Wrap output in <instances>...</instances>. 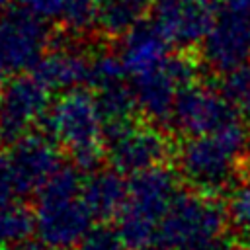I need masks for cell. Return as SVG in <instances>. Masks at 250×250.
<instances>
[{
    "label": "cell",
    "mask_w": 250,
    "mask_h": 250,
    "mask_svg": "<svg viewBox=\"0 0 250 250\" xmlns=\"http://www.w3.org/2000/svg\"><path fill=\"white\" fill-rule=\"evenodd\" d=\"M221 90L238 113L250 115V62L225 72Z\"/></svg>",
    "instance_id": "obj_22"
},
{
    "label": "cell",
    "mask_w": 250,
    "mask_h": 250,
    "mask_svg": "<svg viewBox=\"0 0 250 250\" xmlns=\"http://www.w3.org/2000/svg\"><path fill=\"white\" fill-rule=\"evenodd\" d=\"M92 57L76 43L74 37L53 39L51 47L31 68V72L49 88V90H74L90 80Z\"/></svg>",
    "instance_id": "obj_14"
},
{
    "label": "cell",
    "mask_w": 250,
    "mask_h": 250,
    "mask_svg": "<svg viewBox=\"0 0 250 250\" xmlns=\"http://www.w3.org/2000/svg\"><path fill=\"white\" fill-rule=\"evenodd\" d=\"M229 221L240 236L250 238V176L244 178L232 191L229 201Z\"/></svg>",
    "instance_id": "obj_23"
},
{
    "label": "cell",
    "mask_w": 250,
    "mask_h": 250,
    "mask_svg": "<svg viewBox=\"0 0 250 250\" xmlns=\"http://www.w3.org/2000/svg\"><path fill=\"white\" fill-rule=\"evenodd\" d=\"M248 143L250 133L240 121L217 133L188 137L176 152L178 174L195 191L217 195L234 184Z\"/></svg>",
    "instance_id": "obj_2"
},
{
    "label": "cell",
    "mask_w": 250,
    "mask_h": 250,
    "mask_svg": "<svg viewBox=\"0 0 250 250\" xmlns=\"http://www.w3.org/2000/svg\"><path fill=\"white\" fill-rule=\"evenodd\" d=\"M14 195H18V189L14 184L12 168H10L8 156L0 154V205L14 201Z\"/></svg>",
    "instance_id": "obj_26"
},
{
    "label": "cell",
    "mask_w": 250,
    "mask_h": 250,
    "mask_svg": "<svg viewBox=\"0 0 250 250\" xmlns=\"http://www.w3.org/2000/svg\"><path fill=\"white\" fill-rule=\"evenodd\" d=\"M139 250H170V248H168L166 244H162V242H160V244H152V242H150V244H146V246H143V248H139Z\"/></svg>",
    "instance_id": "obj_28"
},
{
    "label": "cell",
    "mask_w": 250,
    "mask_h": 250,
    "mask_svg": "<svg viewBox=\"0 0 250 250\" xmlns=\"http://www.w3.org/2000/svg\"><path fill=\"white\" fill-rule=\"evenodd\" d=\"M148 6L150 0H98L100 29L107 37H121L143 20Z\"/></svg>",
    "instance_id": "obj_17"
},
{
    "label": "cell",
    "mask_w": 250,
    "mask_h": 250,
    "mask_svg": "<svg viewBox=\"0 0 250 250\" xmlns=\"http://www.w3.org/2000/svg\"><path fill=\"white\" fill-rule=\"evenodd\" d=\"M35 232V217L25 205L10 201L0 205V248H12Z\"/></svg>",
    "instance_id": "obj_18"
},
{
    "label": "cell",
    "mask_w": 250,
    "mask_h": 250,
    "mask_svg": "<svg viewBox=\"0 0 250 250\" xmlns=\"http://www.w3.org/2000/svg\"><path fill=\"white\" fill-rule=\"evenodd\" d=\"M53 39L45 20L23 8L4 10L0 14V74L12 78L31 70Z\"/></svg>",
    "instance_id": "obj_9"
},
{
    "label": "cell",
    "mask_w": 250,
    "mask_h": 250,
    "mask_svg": "<svg viewBox=\"0 0 250 250\" xmlns=\"http://www.w3.org/2000/svg\"><path fill=\"white\" fill-rule=\"evenodd\" d=\"M47 135H51L68 152L72 164L80 170L92 172L100 166L104 146V117L96 94L74 88L62 92L51 105L43 119Z\"/></svg>",
    "instance_id": "obj_3"
},
{
    "label": "cell",
    "mask_w": 250,
    "mask_h": 250,
    "mask_svg": "<svg viewBox=\"0 0 250 250\" xmlns=\"http://www.w3.org/2000/svg\"><path fill=\"white\" fill-rule=\"evenodd\" d=\"M193 82H197V62L184 53L170 55L164 64L129 78L137 109L152 123L170 121L180 90Z\"/></svg>",
    "instance_id": "obj_8"
},
{
    "label": "cell",
    "mask_w": 250,
    "mask_h": 250,
    "mask_svg": "<svg viewBox=\"0 0 250 250\" xmlns=\"http://www.w3.org/2000/svg\"><path fill=\"white\" fill-rule=\"evenodd\" d=\"M59 20L66 35L74 39L86 37L96 27H100L98 0H66Z\"/></svg>",
    "instance_id": "obj_19"
},
{
    "label": "cell",
    "mask_w": 250,
    "mask_h": 250,
    "mask_svg": "<svg viewBox=\"0 0 250 250\" xmlns=\"http://www.w3.org/2000/svg\"><path fill=\"white\" fill-rule=\"evenodd\" d=\"M49 88L33 74H16L0 92V143L12 145L31 133L49 111Z\"/></svg>",
    "instance_id": "obj_10"
},
{
    "label": "cell",
    "mask_w": 250,
    "mask_h": 250,
    "mask_svg": "<svg viewBox=\"0 0 250 250\" xmlns=\"http://www.w3.org/2000/svg\"><path fill=\"white\" fill-rule=\"evenodd\" d=\"M201 57L215 72H230L250 62V0H219Z\"/></svg>",
    "instance_id": "obj_7"
},
{
    "label": "cell",
    "mask_w": 250,
    "mask_h": 250,
    "mask_svg": "<svg viewBox=\"0 0 250 250\" xmlns=\"http://www.w3.org/2000/svg\"><path fill=\"white\" fill-rule=\"evenodd\" d=\"M129 184L115 168H96L82 182V199L94 221H109L119 217L127 201Z\"/></svg>",
    "instance_id": "obj_16"
},
{
    "label": "cell",
    "mask_w": 250,
    "mask_h": 250,
    "mask_svg": "<svg viewBox=\"0 0 250 250\" xmlns=\"http://www.w3.org/2000/svg\"><path fill=\"white\" fill-rule=\"evenodd\" d=\"M219 0H164L158 2L154 23L180 49L201 45L211 29Z\"/></svg>",
    "instance_id": "obj_13"
},
{
    "label": "cell",
    "mask_w": 250,
    "mask_h": 250,
    "mask_svg": "<svg viewBox=\"0 0 250 250\" xmlns=\"http://www.w3.org/2000/svg\"><path fill=\"white\" fill-rule=\"evenodd\" d=\"M8 2H10V0H0V14H2L4 10H6V6H8Z\"/></svg>",
    "instance_id": "obj_30"
},
{
    "label": "cell",
    "mask_w": 250,
    "mask_h": 250,
    "mask_svg": "<svg viewBox=\"0 0 250 250\" xmlns=\"http://www.w3.org/2000/svg\"><path fill=\"white\" fill-rule=\"evenodd\" d=\"M104 146L111 168L131 176L162 164L172 152L168 137L152 121H137L133 117L105 123Z\"/></svg>",
    "instance_id": "obj_6"
},
{
    "label": "cell",
    "mask_w": 250,
    "mask_h": 250,
    "mask_svg": "<svg viewBox=\"0 0 250 250\" xmlns=\"http://www.w3.org/2000/svg\"><path fill=\"white\" fill-rule=\"evenodd\" d=\"M59 143L51 135L27 133L10 145L8 162L18 195L37 193L61 168Z\"/></svg>",
    "instance_id": "obj_12"
},
{
    "label": "cell",
    "mask_w": 250,
    "mask_h": 250,
    "mask_svg": "<svg viewBox=\"0 0 250 250\" xmlns=\"http://www.w3.org/2000/svg\"><path fill=\"white\" fill-rule=\"evenodd\" d=\"M178 193V174L162 164L131 176L127 201L117 217V230L127 248L139 250L152 242Z\"/></svg>",
    "instance_id": "obj_4"
},
{
    "label": "cell",
    "mask_w": 250,
    "mask_h": 250,
    "mask_svg": "<svg viewBox=\"0 0 250 250\" xmlns=\"http://www.w3.org/2000/svg\"><path fill=\"white\" fill-rule=\"evenodd\" d=\"M248 250H250V246H248Z\"/></svg>",
    "instance_id": "obj_32"
},
{
    "label": "cell",
    "mask_w": 250,
    "mask_h": 250,
    "mask_svg": "<svg viewBox=\"0 0 250 250\" xmlns=\"http://www.w3.org/2000/svg\"><path fill=\"white\" fill-rule=\"evenodd\" d=\"M8 250H45V244L37 238V240H31V238H25V240H21V242H18V244H14L12 248H8Z\"/></svg>",
    "instance_id": "obj_27"
},
{
    "label": "cell",
    "mask_w": 250,
    "mask_h": 250,
    "mask_svg": "<svg viewBox=\"0 0 250 250\" xmlns=\"http://www.w3.org/2000/svg\"><path fill=\"white\" fill-rule=\"evenodd\" d=\"M104 123H111V121H121L127 117H133V111L137 107L135 98H133V90L129 82H119L107 88H100L94 92Z\"/></svg>",
    "instance_id": "obj_20"
},
{
    "label": "cell",
    "mask_w": 250,
    "mask_h": 250,
    "mask_svg": "<svg viewBox=\"0 0 250 250\" xmlns=\"http://www.w3.org/2000/svg\"><path fill=\"white\" fill-rule=\"evenodd\" d=\"M229 211L211 193H178L158 225L160 242L170 250H213L223 242Z\"/></svg>",
    "instance_id": "obj_5"
},
{
    "label": "cell",
    "mask_w": 250,
    "mask_h": 250,
    "mask_svg": "<svg viewBox=\"0 0 250 250\" xmlns=\"http://www.w3.org/2000/svg\"><path fill=\"white\" fill-rule=\"evenodd\" d=\"M238 115L240 113L227 100L221 88L217 90L207 84L193 82L180 90L174 102L170 125L186 137H199L236 123Z\"/></svg>",
    "instance_id": "obj_11"
},
{
    "label": "cell",
    "mask_w": 250,
    "mask_h": 250,
    "mask_svg": "<svg viewBox=\"0 0 250 250\" xmlns=\"http://www.w3.org/2000/svg\"><path fill=\"white\" fill-rule=\"evenodd\" d=\"M127 70L123 66V61L119 57V53H111V51H100L92 55V66H90V80L88 84L96 90L100 88H107L119 82H127Z\"/></svg>",
    "instance_id": "obj_21"
},
{
    "label": "cell",
    "mask_w": 250,
    "mask_h": 250,
    "mask_svg": "<svg viewBox=\"0 0 250 250\" xmlns=\"http://www.w3.org/2000/svg\"><path fill=\"white\" fill-rule=\"evenodd\" d=\"M156 2H164V0H156Z\"/></svg>",
    "instance_id": "obj_31"
},
{
    "label": "cell",
    "mask_w": 250,
    "mask_h": 250,
    "mask_svg": "<svg viewBox=\"0 0 250 250\" xmlns=\"http://www.w3.org/2000/svg\"><path fill=\"white\" fill-rule=\"evenodd\" d=\"M172 43L160 31L154 21H139L127 33L121 35L119 41V57L123 66L131 76L145 74L168 61Z\"/></svg>",
    "instance_id": "obj_15"
},
{
    "label": "cell",
    "mask_w": 250,
    "mask_h": 250,
    "mask_svg": "<svg viewBox=\"0 0 250 250\" xmlns=\"http://www.w3.org/2000/svg\"><path fill=\"white\" fill-rule=\"evenodd\" d=\"M25 12L41 18V20H59L66 0H14Z\"/></svg>",
    "instance_id": "obj_25"
},
{
    "label": "cell",
    "mask_w": 250,
    "mask_h": 250,
    "mask_svg": "<svg viewBox=\"0 0 250 250\" xmlns=\"http://www.w3.org/2000/svg\"><path fill=\"white\" fill-rule=\"evenodd\" d=\"M213 250H240V248H236V246H232V244H225V242H221V244L215 246Z\"/></svg>",
    "instance_id": "obj_29"
},
{
    "label": "cell",
    "mask_w": 250,
    "mask_h": 250,
    "mask_svg": "<svg viewBox=\"0 0 250 250\" xmlns=\"http://www.w3.org/2000/svg\"><path fill=\"white\" fill-rule=\"evenodd\" d=\"M80 168L61 166L37 191L35 234L47 250H68L92 229V213L82 199Z\"/></svg>",
    "instance_id": "obj_1"
},
{
    "label": "cell",
    "mask_w": 250,
    "mask_h": 250,
    "mask_svg": "<svg viewBox=\"0 0 250 250\" xmlns=\"http://www.w3.org/2000/svg\"><path fill=\"white\" fill-rule=\"evenodd\" d=\"M76 248L78 250H127V244L123 242L119 230H113L102 225V227L90 229Z\"/></svg>",
    "instance_id": "obj_24"
}]
</instances>
